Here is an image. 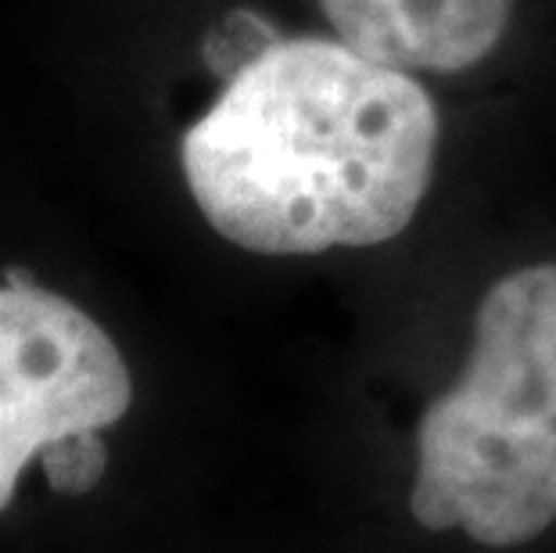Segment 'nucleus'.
Here are the masks:
<instances>
[{"label": "nucleus", "mask_w": 556, "mask_h": 553, "mask_svg": "<svg viewBox=\"0 0 556 553\" xmlns=\"http://www.w3.org/2000/svg\"><path fill=\"white\" fill-rule=\"evenodd\" d=\"M40 467L47 486L62 497H83L104 478L109 467V445L101 442V431H76L68 439L43 445Z\"/></svg>", "instance_id": "obj_5"}, {"label": "nucleus", "mask_w": 556, "mask_h": 553, "mask_svg": "<svg viewBox=\"0 0 556 553\" xmlns=\"http://www.w3.org/2000/svg\"><path fill=\"white\" fill-rule=\"evenodd\" d=\"M409 511L492 550L556 521V263L514 269L478 302L467 367L417 425Z\"/></svg>", "instance_id": "obj_2"}, {"label": "nucleus", "mask_w": 556, "mask_h": 553, "mask_svg": "<svg viewBox=\"0 0 556 553\" xmlns=\"http://www.w3.org/2000/svg\"><path fill=\"white\" fill-rule=\"evenodd\" d=\"M0 285V514L43 445L104 431L134 406V378L109 331L26 269Z\"/></svg>", "instance_id": "obj_3"}, {"label": "nucleus", "mask_w": 556, "mask_h": 553, "mask_svg": "<svg viewBox=\"0 0 556 553\" xmlns=\"http://www.w3.org/2000/svg\"><path fill=\"white\" fill-rule=\"evenodd\" d=\"M338 40L406 73H467L503 43L514 0H319Z\"/></svg>", "instance_id": "obj_4"}, {"label": "nucleus", "mask_w": 556, "mask_h": 553, "mask_svg": "<svg viewBox=\"0 0 556 553\" xmlns=\"http://www.w3.org/2000/svg\"><path fill=\"white\" fill-rule=\"evenodd\" d=\"M442 123L413 73L345 40H280L180 140L208 227L258 255L370 249L409 227Z\"/></svg>", "instance_id": "obj_1"}]
</instances>
